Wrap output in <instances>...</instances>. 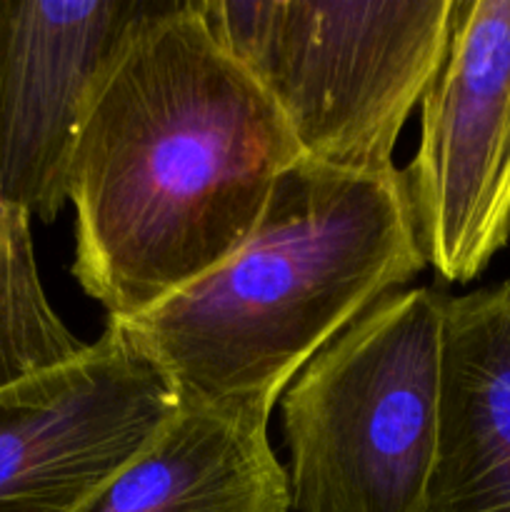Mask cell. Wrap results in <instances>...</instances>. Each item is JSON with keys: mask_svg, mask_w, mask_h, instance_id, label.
<instances>
[{"mask_svg": "<svg viewBox=\"0 0 510 512\" xmlns=\"http://www.w3.org/2000/svg\"><path fill=\"white\" fill-rule=\"evenodd\" d=\"M298 160L275 100L193 0H160L85 103L68 165L73 278L108 320L155 308L248 240Z\"/></svg>", "mask_w": 510, "mask_h": 512, "instance_id": "1", "label": "cell"}, {"mask_svg": "<svg viewBox=\"0 0 510 512\" xmlns=\"http://www.w3.org/2000/svg\"><path fill=\"white\" fill-rule=\"evenodd\" d=\"M403 170L298 160L233 255L123 325L180 405L270 420L295 375L425 268Z\"/></svg>", "mask_w": 510, "mask_h": 512, "instance_id": "2", "label": "cell"}, {"mask_svg": "<svg viewBox=\"0 0 510 512\" xmlns=\"http://www.w3.org/2000/svg\"><path fill=\"white\" fill-rule=\"evenodd\" d=\"M445 300L385 295L280 395L293 512H428Z\"/></svg>", "mask_w": 510, "mask_h": 512, "instance_id": "3", "label": "cell"}, {"mask_svg": "<svg viewBox=\"0 0 510 512\" xmlns=\"http://www.w3.org/2000/svg\"><path fill=\"white\" fill-rule=\"evenodd\" d=\"M215 43L283 113L305 160L393 170L400 130L433 83L455 0H193Z\"/></svg>", "mask_w": 510, "mask_h": 512, "instance_id": "4", "label": "cell"}, {"mask_svg": "<svg viewBox=\"0 0 510 512\" xmlns=\"http://www.w3.org/2000/svg\"><path fill=\"white\" fill-rule=\"evenodd\" d=\"M425 263L470 283L510 240V0H455L403 170Z\"/></svg>", "mask_w": 510, "mask_h": 512, "instance_id": "5", "label": "cell"}, {"mask_svg": "<svg viewBox=\"0 0 510 512\" xmlns=\"http://www.w3.org/2000/svg\"><path fill=\"white\" fill-rule=\"evenodd\" d=\"M180 410L158 365L108 320L65 363L0 388V512H75Z\"/></svg>", "mask_w": 510, "mask_h": 512, "instance_id": "6", "label": "cell"}, {"mask_svg": "<svg viewBox=\"0 0 510 512\" xmlns=\"http://www.w3.org/2000/svg\"><path fill=\"white\" fill-rule=\"evenodd\" d=\"M160 0H0V175L10 200L53 223L95 80Z\"/></svg>", "mask_w": 510, "mask_h": 512, "instance_id": "7", "label": "cell"}, {"mask_svg": "<svg viewBox=\"0 0 510 512\" xmlns=\"http://www.w3.org/2000/svg\"><path fill=\"white\" fill-rule=\"evenodd\" d=\"M428 512H510V280L445 300Z\"/></svg>", "mask_w": 510, "mask_h": 512, "instance_id": "8", "label": "cell"}, {"mask_svg": "<svg viewBox=\"0 0 510 512\" xmlns=\"http://www.w3.org/2000/svg\"><path fill=\"white\" fill-rule=\"evenodd\" d=\"M75 512H290L268 420L180 405L148 448Z\"/></svg>", "mask_w": 510, "mask_h": 512, "instance_id": "9", "label": "cell"}, {"mask_svg": "<svg viewBox=\"0 0 510 512\" xmlns=\"http://www.w3.org/2000/svg\"><path fill=\"white\" fill-rule=\"evenodd\" d=\"M30 213L0 175V388L88 348L50 305L35 260Z\"/></svg>", "mask_w": 510, "mask_h": 512, "instance_id": "10", "label": "cell"}]
</instances>
